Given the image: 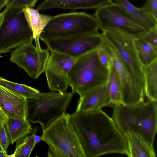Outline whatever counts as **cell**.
Instances as JSON below:
<instances>
[{
	"label": "cell",
	"mask_w": 157,
	"mask_h": 157,
	"mask_svg": "<svg viewBox=\"0 0 157 157\" xmlns=\"http://www.w3.org/2000/svg\"><path fill=\"white\" fill-rule=\"evenodd\" d=\"M71 116L86 157L110 153L127 155L128 147L124 134L113 118L101 109L75 111Z\"/></svg>",
	"instance_id": "6da1fadb"
},
{
	"label": "cell",
	"mask_w": 157,
	"mask_h": 157,
	"mask_svg": "<svg viewBox=\"0 0 157 157\" xmlns=\"http://www.w3.org/2000/svg\"><path fill=\"white\" fill-rule=\"evenodd\" d=\"M112 118L124 134H136L153 147L157 129V101L148 100L131 105H114Z\"/></svg>",
	"instance_id": "7a4b0ae2"
},
{
	"label": "cell",
	"mask_w": 157,
	"mask_h": 157,
	"mask_svg": "<svg viewBox=\"0 0 157 157\" xmlns=\"http://www.w3.org/2000/svg\"><path fill=\"white\" fill-rule=\"evenodd\" d=\"M42 132V140L48 146V157H86L69 113H63Z\"/></svg>",
	"instance_id": "3957f363"
},
{
	"label": "cell",
	"mask_w": 157,
	"mask_h": 157,
	"mask_svg": "<svg viewBox=\"0 0 157 157\" xmlns=\"http://www.w3.org/2000/svg\"><path fill=\"white\" fill-rule=\"evenodd\" d=\"M97 49L77 58L68 75L69 86L71 92L80 96L94 88L107 84L109 70L99 60Z\"/></svg>",
	"instance_id": "277c9868"
},
{
	"label": "cell",
	"mask_w": 157,
	"mask_h": 157,
	"mask_svg": "<svg viewBox=\"0 0 157 157\" xmlns=\"http://www.w3.org/2000/svg\"><path fill=\"white\" fill-rule=\"evenodd\" d=\"M99 28L94 16L84 12H71L51 17L40 36L44 39L97 33Z\"/></svg>",
	"instance_id": "5b68a950"
},
{
	"label": "cell",
	"mask_w": 157,
	"mask_h": 157,
	"mask_svg": "<svg viewBox=\"0 0 157 157\" xmlns=\"http://www.w3.org/2000/svg\"><path fill=\"white\" fill-rule=\"evenodd\" d=\"M73 94L66 91L40 93L35 98L27 99L30 122L38 123L42 129L66 112Z\"/></svg>",
	"instance_id": "8992f818"
},
{
	"label": "cell",
	"mask_w": 157,
	"mask_h": 157,
	"mask_svg": "<svg viewBox=\"0 0 157 157\" xmlns=\"http://www.w3.org/2000/svg\"><path fill=\"white\" fill-rule=\"evenodd\" d=\"M101 34L104 41L115 51L137 83L144 90L143 67L137 55L134 36L117 28L105 30Z\"/></svg>",
	"instance_id": "52a82bcc"
},
{
	"label": "cell",
	"mask_w": 157,
	"mask_h": 157,
	"mask_svg": "<svg viewBox=\"0 0 157 157\" xmlns=\"http://www.w3.org/2000/svg\"><path fill=\"white\" fill-rule=\"evenodd\" d=\"M23 8L11 1L9 4L0 27V54L11 52L22 44L34 40Z\"/></svg>",
	"instance_id": "ba28073f"
},
{
	"label": "cell",
	"mask_w": 157,
	"mask_h": 157,
	"mask_svg": "<svg viewBox=\"0 0 157 157\" xmlns=\"http://www.w3.org/2000/svg\"><path fill=\"white\" fill-rule=\"evenodd\" d=\"M94 16L101 31L117 28L135 36L147 30L130 13L113 2L97 8Z\"/></svg>",
	"instance_id": "9c48e42d"
},
{
	"label": "cell",
	"mask_w": 157,
	"mask_h": 157,
	"mask_svg": "<svg viewBox=\"0 0 157 157\" xmlns=\"http://www.w3.org/2000/svg\"><path fill=\"white\" fill-rule=\"evenodd\" d=\"M50 51L63 53L77 58L103 45L101 33L84 34L41 40Z\"/></svg>",
	"instance_id": "30bf717a"
},
{
	"label": "cell",
	"mask_w": 157,
	"mask_h": 157,
	"mask_svg": "<svg viewBox=\"0 0 157 157\" xmlns=\"http://www.w3.org/2000/svg\"><path fill=\"white\" fill-rule=\"evenodd\" d=\"M31 40L11 52V62L22 69L33 79L38 78L44 72L50 52L48 48L39 49Z\"/></svg>",
	"instance_id": "8fae6325"
},
{
	"label": "cell",
	"mask_w": 157,
	"mask_h": 157,
	"mask_svg": "<svg viewBox=\"0 0 157 157\" xmlns=\"http://www.w3.org/2000/svg\"><path fill=\"white\" fill-rule=\"evenodd\" d=\"M76 58L50 51L44 70L47 85L52 91L63 92L69 86L68 75Z\"/></svg>",
	"instance_id": "7c38bea8"
},
{
	"label": "cell",
	"mask_w": 157,
	"mask_h": 157,
	"mask_svg": "<svg viewBox=\"0 0 157 157\" xmlns=\"http://www.w3.org/2000/svg\"><path fill=\"white\" fill-rule=\"evenodd\" d=\"M117 73L121 86L122 104L131 105L144 101V90L137 83L129 71L113 49L104 42Z\"/></svg>",
	"instance_id": "4fadbf2b"
},
{
	"label": "cell",
	"mask_w": 157,
	"mask_h": 157,
	"mask_svg": "<svg viewBox=\"0 0 157 157\" xmlns=\"http://www.w3.org/2000/svg\"><path fill=\"white\" fill-rule=\"evenodd\" d=\"M0 107L9 118H27V99L0 85Z\"/></svg>",
	"instance_id": "5bb4252c"
},
{
	"label": "cell",
	"mask_w": 157,
	"mask_h": 157,
	"mask_svg": "<svg viewBox=\"0 0 157 157\" xmlns=\"http://www.w3.org/2000/svg\"><path fill=\"white\" fill-rule=\"evenodd\" d=\"M111 105L106 84L91 89L80 96L76 111L96 110Z\"/></svg>",
	"instance_id": "9a60e30c"
},
{
	"label": "cell",
	"mask_w": 157,
	"mask_h": 157,
	"mask_svg": "<svg viewBox=\"0 0 157 157\" xmlns=\"http://www.w3.org/2000/svg\"><path fill=\"white\" fill-rule=\"evenodd\" d=\"M112 0H45L37 8L39 10L53 9L67 10L97 9Z\"/></svg>",
	"instance_id": "2e32d148"
},
{
	"label": "cell",
	"mask_w": 157,
	"mask_h": 157,
	"mask_svg": "<svg viewBox=\"0 0 157 157\" xmlns=\"http://www.w3.org/2000/svg\"><path fill=\"white\" fill-rule=\"evenodd\" d=\"M25 19L32 31L35 46L41 49L40 36L51 17L49 15L40 13L39 11L32 7L23 8Z\"/></svg>",
	"instance_id": "e0dca14e"
},
{
	"label": "cell",
	"mask_w": 157,
	"mask_h": 157,
	"mask_svg": "<svg viewBox=\"0 0 157 157\" xmlns=\"http://www.w3.org/2000/svg\"><path fill=\"white\" fill-rule=\"evenodd\" d=\"M128 147L127 156L130 157H155L153 147L136 134L130 132L124 134Z\"/></svg>",
	"instance_id": "ac0fdd59"
},
{
	"label": "cell",
	"mask_w": 157,
	"mask_h": 157,
	"mask_svg": "<svg viewBox=\"0 0 157 157\" xmlns=\"http://www.w3.org/2000/svg\"><path fill=\"white\" fill-rule=\"evenodd\" d=\"M130 13L147 29L157 26V21L142 8L137 7L128 0H112Z\"/></svg>",
	"instance_id": "d6986e66"
},
{
	"label": "cell",
	"mask_w": 157,
	"mask_h": 157,
	"mask_svg": "<svg viewBox=\"0 0 157 157\" xmlns=\"http://www.w3.org/2000/svg\"><path fill=\"white\" fill-rule=\"evenodd\" d=\"M145 95L148 100L157 101V59L143 66Z\"/></svg>",
	"instance_id": "ffe728a7"
},
{
	"label": "cell",
	"mask_w": 157,
	"mask_h": 157,
	"mask_svg": "<svg viewBox=\"0 0 157 157\" xmlns=\"http://www.w3.org/2000/svg\"><path fill=\"white\" fill-rule=\"evenodd\" d=\"M5 124L11 144L31 133L32 129L31 125L27 118L19 119L9 118Z\"/></svg>",
	"instance_id": "44dd1931"
},
{
	"label": "cell",
	"mask_w": 157,
	"mask_h": 157,
	"mask_svg": "<svg viewBox=\"0 0 157 157\" xmlns=\"http://www.w3.org/2000/svg\"><path fill=\"white\" fill-rule=\"evenodd\" d=\"M134 37L137 55L143 66H146L157 59V47Z\"/></svg>",
	"instance_id": "7402d4cb"
},
{
	"label": "cell",
	"mask_w": 157,
	"mask_h": 157,
	"mask_svg": "<svg viewBox=\"0 0 157 157\" xmlns=\"http://www.w3.org/2000/svg\"><path fill=\"white\" fill-rule=\"evenodd\" d=\"M106 85L109 96L112 105L121 104L120 83L117 73L113 64L109 70Z\"/></svg>",
	"instance_id": "603a6c76"
},
{
	"label": "cell",
	"mask_w": 157,
	"mask_h": 157,
	"mask_svg": "<svg viewBox=\"0 0 157 157\" xmlns=\"http://www.w3.org/2000/svg\"><path fill=\"white\" fill-rule=\"evenodd\" d=\"M37 130L36 126L32 129L30 135L24 136L17 141L13 153L7 157H29L35 147L33 135L36 133Z\"/></svg>",
	"instance_id": "cb8c5ba5"
},
{
	"label": "cell",
	"mask_w": 157,
	"mask_h": 157,
	"mask_svg": "<svg viewBox=\"0 0 157 157\" xmlns=\"http://www.w3.org/2000/svg\"><path fill=\"white\" fill-rule=\"evenodd\" d=\"M0 85L27 99L34 98L40 93L38 90L32 87L12 82L1 77Z\"/></svg>",
	"instance_id": "d4e9b609"
},
{
	"label": "cell",
	"mask_w": 157,
	"mask_h": 157,
	"mask_svg": "<svg viewBox=\"0 0 157 157\" xmlns=\"http://www.w3.org/2000/svg\"><path fill=\"white\" fill-rule=\"evenodd\" d=\"M134 37L157 47V26L147 30Z\"/></svg>",
	"instance_id": "484cf974"
},
{
	"label": "cell",
	"mask_w": 157,
	"mask_h": 157,
	"mask_svg": "<svg viewBox=\"0 0 157 157\" xmlns=\"http://www.w3.org/2000/svg\"><path fill=\"white\" fill-rule=\"evenodd\" d=\"M98 56L100 61L102 64L110 70L113 63L111 57L104 45L97 49Z\"/></svg>",
	"instance_id": "4316f807"
},
{
	"label": "cell",
	"mask_w": 157,
	"mask_h": 157,
	"mask_svg": "<svg viewBox=\"0 0 157 157\" xmlns=\"http://www.w3.org/2000/svg\"><path fill=\"white\" fill-rule=\"evenodd\" d=\"M11 144L8 135L6 128L5 124L0 126V146L5 156L7 157V149Z\"/></svg>",
	"instance_id": "83f0119b"
},
{
	"label": "cell",
	"mask_w": 157,
	"mask_h": 157,
	"mask_svg": "<svg viewBox=\"0 0 157 157\" xmlns=\"http://www.w3.org/2000/svg\"><path fill=\"white\" fill-rule=\"evenodd\" d=\"M142 7L147 13L157 21V0H147Z\"/></svg>",
	"instance_id": "f1b7e54d"
},
{
	"label": "cell",
	"mask_w": 157,
	"mask_h": 157,
	"mask_svg": "<svg viewBox=\"0 0 157 157\" xmlns=\"http://www.w3.org/2000/svg\"><path fill=\"white\" fill-rule=\"evenodd\" d=\"M38 0H11L14 4L23 8L34 7Z\"/></svg>",
	"instance_id": "f546056e"
},
{
	"label": "cell",
	"mask_w": 157,
	"mask_h": 157,
	"mask_svg": "<svg viewBox=\"0 0 157 157\" xmlns=\"http://www.w3.org/2000/svg\"><path fill=\"white\" fill-rule=\"evenodd\" d=\"M9 117L5 112L0 107V126L6 122Z\"/></svg>",
	"instance_id": "4dcf8cb0"
},
{
	"label": "cell",
	"mask_w": 157,
	"mask_h": 157,
	"mask_svg": "<svg viewBox=\"0 0 157 157\" xmlns=\"http://www.w3.org/2000/svg\"><path fill=\"white\" fill-rule=\"evenodd\" d=\"M9 4L5 7L2 12L0 13V27L4 20L5 15L8 9Z\"/></svg>",
	"instance_id": "1f68e13d"
},
{
	"label": "cell",
	"mask_w": 157,
	"mask_h": 157,
	"mask_svg": "<svg viewBox=\"0 0 157 157\" xmlns=\"http://www.w3.org/2000/svg\"><path fill=\"white\" fill-rule=\"evenodd\" d=\"M11 0H0V13L2 9L6 7L10 3Z\"/></svg>",
	"instance_id": "d6a6232c"
},
{
	"label": "cell",
	"mask_w": 157,
	"mask_h": 157,
	"mask_svg": "<svg viewBox=\"0 0 157 157\" xmlns=\"http://www.w3.org/2000/svg\"><path fill=\"white\" fill-rule=\"evenodd\" d=\"M33 140L34 142V146L35 147L37 144L42 140L41 136L36 135V133H35L33 135Z\"/></svg>",
	"instance_id": "836d02e7"
},
{
	"label": "cell",
	"mask_w": 157,
	"mask_h": 157,
	"mask_svg": "<svg viewBox=\"0 0 157 157\" xmlns=\"http://www.w3.org/2000/svg\"><path fill=\"white\" fill-rule=\"evenodd\" d=\"M0 157H5V156L0 146Z\"/></svg>",
	"instance_id": "e575fe53"
},
{
	"label": "cell",
	"mask_w": 157,
	"mask_h": 157,
	"mask_svg": "<svg viewBox=\"0 0 157 157\" xmlns=\"http://www.w3.org/2000/svg\"><path fill=\"white\" fill-rule=\"evenodd\" d=\"M3 57V56H1V55H0V58H2V57Z\"/></svg>",
	"instance_id": "d590c367"
}]
</instances>
